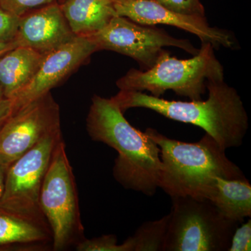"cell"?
<instances>
[{
    "label": "cell",
    "mask_w": 251,
    "mask_h": 251,
    "mask_svg": "<svg viewBox=\"0 0 251 251\" xmlns=\"http://www.w3.org/2000/svg\"><path fill=\"white\" fill-rule=\"evenodd\" d=\"M117 16L144 25H166L197 36L214 49H237V41L230 31L211 27L205 17L175 12L155 0H112Z\"/></svg>",
    "instance_id": "obj_10"
},
{
    "label": "cell",
    "mask_w": 251,
    "mask_h": 251,
    "mask_svg": "<svg viewBox=\"0 0 251 251\" xmlns=\"http://www.w3.org/2000/svg\"><path fill=\"white\" fill-rule=\"evenodd\" d=\"M6 168L0 164V198L4 192L5 176H6Z\"/></svg>",
    "instance_id": "obj_25"
},
{
    "label": "cell",
    "mask_w": 251,
    "mask_h": 251,
    "mask_svg": "<svg viewBox=\"0 0 251 251\" xmlns=\"http://www.w3.org/2000/svg\"><path fill=\"white\" fill-rule=\"evenodd\" d=\"M19 18L0 9V41H14L17 33Z\"/></svg>",
    "instance_id": "obj_22"
},
{
    "label": "cell",
    "mask_w": 251,
    "mask_h": 251,
    "mask_svg": "<svg viewBox=\"0 0 251 251\" xmlns=\"http://www.w3.org/2000/svg\"><path fill=\"white\" fill-rule=\"evenodd\" d=\"M224 71L216 58L214 48L209 43H202L199 52L192 58L179 59L165 50L153 67L147 70L130 69L117 80L122 91L145 92L161 97L172 90L190 100H202L208 81L223 80Z\"/></svg>",
    "instance_id": "obj_4"
},
{
    "label": "cell",
    "mask_w": 251,
    "mask_h": 251,
    "mask_svg": "<svg viewBox=\"0 0 251 251\" xmlns=\"http://www.w3.org/2000/svg\"><path fill=\"white\" fill-rule=\"evenodd\" d=\"M62 138L61 130L47 135L11 164L6 170L0 208L46 221L39 206V194L54 149Z\"/></svg>",
    "instance_id": "obj_7"
},
{
    "label": "cell",
    "mask_w": 251,
    "mask_h": 251,
    "mask_svg": "<svg viewBox=\"0 0 251 251\" xmlns=\"http://www.w3.org/2000/svg\"><path fill=\"white\" fill-rule=\"evenodd\" d=\"M94 141L116 150L113 176L126 189L152 196L159 184L161 150L146 132L134 128L111 98L94 95L86 121Z\"/></svg>",
    "instance_id": "obj_1"
},
{
    "label": "cell",
    "mask_w": 251,
    "mask_h": 251,
    "mask_svg": "<svg viewBox=\"0 0 251 251\" xmlns=\"http://www.w3.org/2000/svg\"><path fill=\"white\" fill-rule=\"evenodd\" d=\"M145 132L161 150L163 169L158 188L171 198H206L216 176L247 179L226 156V150L207 133L199 141L189 143L168 138L153 128Z\"/></svg>",
    "instance_id": "obj_3"
},
{
    "label": "cell",
    "mask_w": 251,
    "mask_h": 251,
    "mask_svg": "<svg viewBox=\"0 0 251 251\" xmlns=\"http://www.w3.org/2000/svg\"><path fill=\"white\" fill-rule=\"evenodd\" d=\"M171 198L163 251H228L239 223L223 215L206 198Z\"/></svg>",
    "instance_id": "obj_6"
},
{
    "label": "cell",
    "mask_w": 251,
    "mask_h": 251,
    "mask_svg": "<svg viewBox=\"0 0 251 251\" xmlns=\"http://www.w3.org/2000/svg\"><path fill=\"white\" fill-rule=\"evenodd\" d=\"M44 54L16 46L0 56V86L5 98H16L30 83Z\"/></svg>",
    "instance_id": "obj_14"
},
{
    "label": "cell",
    "mask_w": 251,
    "mask_h": 251,
    "mask_svg": "<svg viewBox=\"0 0 251 251\" xmlns=\"http://www.w3.org/2000/svg\"><path fill=\"white\" fill-rule=\"evenodd\" d=\"M87 37L99 51L107 50L128 56L138 62L143 70L154 66L165 47L179 48L193 56L199 52L186 39H176L155 25H144L119 16Z\"/></svg>",
    "instance_id": "obj_8"
},
{
    "label": "cell",
    "mask_w": 251,
    "mask_h": 251,
    "mask_svg": "<svg viewBox=\"0 0 251 251\" xmlns=\"http://www.w3.org/2000/svg\"><path fill=\"white\" fill-rule=\"evenodd\" d=\"M171 214L156 221H147L125 242L128 251H163Z\"/></svg>",
    "instance_id": "obj_17"
},
{
    "label": "cell",
    "mask_w": 251,
    "mask_h": 251,
    "mask_svg": "<svg viewBox=\"0 0 251 251\" xmlns=\"http://www.w3.org/2000/svg\"><path fill=\"white\" fill-rule=\"evenodd\" d=\"M59 0H0V9L17 17Z\"/></svg>",
    "instance_id": "obj_19"
},
{
    "label": "cell",
    "mask_w": 251,
    "mask_h": 251,
    "mask_svg": "<svg viewBox=\"0 0 251 251\" xmlns=\"http://www.w3.org/2000/svg\"><path fill=\"white\" fill-rule=\"evenodd\" d=\"M168 9L186 15L205 17V11L201 0H155Z\"/></svg>",
    "instance_id": "obj_20"
},
{
    "label": "cell",
    "mask_w": 251,
    "mask_h": 251,
    "mask_svg": "<svg viewBox=\"0 0 251 251\" xmlns=\"http://www.w3.org/2000/svg\"><path fill=\"white\" fill-rule=\"evenodd\" d=\"M251 251V220L238 226L234 232L228 251Z\"/></svg>",
    "instance_id": "obj_21"
},
{
    "label": "cell",
    "mask_w": 251,
    "mask_h": 251,
    "mask_svg": "<svg viewBox=\"0 0 251 251\" xmlns=\"http://www.w3.org/2000/svg\"><path fill=\"white\" fill-rule=\"evenodd\" d=\"M14 99L4 98L0 100V132L14 111Z\"/></svg>",
    "instance_id": "obj_23"
},
{
    "label": "cell",
    "mask_w": 251,
    "mask_h": 251,
    "mask_svg": "<svg viewBox=\"0 0 251 251\" xmlns=\"http://www.w3.org/2000/svg\"><path fill=\"white\" fill-rule=\"evenodd\" d=\"M5 98L4 93H3L2 89H1V86H0V100H2Z\"/></svg>",
    "instance_id": "obj_26"
},
{
    "label": "cell",
    "mask_w": 251,
    "mask_h": 251,
    "mask_svg": "<svg viewBox=\"0 0 251 251\" xmlns=\"http://www.w3.org/2000/svg\"><path fill=\"white\" fill-rule=\"evenodd\" d=\"M97 46L87 36H75L72 41L44 54L34 78L14 99V110L50 92L87 62Z\"/></svg>",
    "instance_id": "obj_11"
},
{
    "label": "cell",
    "mask_w": 251,
    "mask_h": 251,
    "mask_svg": "<svg viewBox=\"0 0 251 251\" xmlns=\"http://www.w3.org/2000/svg\"><path fill=\"white\" fill-rule=\"evenodd\" d=\"M58 1L21 16L14 42L46 54L75 37Z\"/></svg>",
    "instance_id": "obj_12"
},
{
    "label": "cell",
    "mask_w": 251,
    "mask_h": 251,
    "mask_svg": "<svg viewBox=\"0 0 251 251\" xmlns=\"http://www.w3.org/2000/svg\"><path fill=\"white\" fill-rule=\"evenodd\" d=\"M75 249L78 251H128L126 243L117 244V238L113 234L91 239L85 238L75 246Z\"/></svg>",
    "instance_id": "obj_18"
},
{
    "label": "cell",
    "mask_w": 251,
    "mask_h": 251,
    "mask_svg": "<svg viewBox=\"0 0 251 251\" xmlns=\"http://www.w3.org/2000/svg\"><path fill=\"white\" fill-rule=\"evenodd\" d=\"M52 236L46 221L30 219L0 208V248L23 251L47 249Z\"/></svg>",
    "instance_id": "obj_13"
},
{
    "label": "cell",
    "mask_w": 251,
    "mask_h": 251,
    "mask_svg": "<svg viewBox=\"0 0 251 251\" xmlns=\"http://www.w3.org/2000/svg\"><path fill=\"white\" fill-rule=\"evenodd\" d=\"M60 6L74 34L89 36L117 16L112 0H63Z\"/></svg>",
    "instance_id": "obj_15"
},
{
    "label": "cell",
    "mask_w": 251,
    "mask_h": 251,
    "mask_svg": "<svg viewBox=\"0 0 251 251\" xmlns=\"http://www.w3.org/2000/svg\"><path fill=\"white\" fill-rule=\"evenodd\" d=\"M39 206L52 232V250H66L85 239L76 182L63 138L51 156L41 186Z\"/></svg>",
    "instance_id": "obj_5"
},
{
    "label": "cell",
    "mask_w": 251,
    "mask_h": 251,
    "mask_svg": "<svg viewBox=\"0 0 251 251\" xmlns=\"http://www.w3.org/2000/svg\"><path fill=\"white\" fill-rule=\"evenodd\" d=\"M16 43L14 41L12 42H4V41H0V56L1 54L5 53L7 52L9 50L14 49L16 47Z\"/></svg>",
    "instance_id": "obj_24"
},
{
    "label": "cell",
    "mask_w": 251,
    "mask_h": 251,
    "mask_svg": "<svg viewBox=\"0 0 251 251\" xmlns=\"http://www.w3.org/2000/svg\"><path fill=\"white\" fill-rule=\"evenodd\" d=\"M206 100H168L142 92L120 90L112 100L122 112L153 110L163 116L202 128L225 150L238 148L249 129V116L237 90L223 80L208 81Z\"/></svg>",
    "instance_id": "obj_2"
},
{
    "label": "cell",
    "mask_w": 251,
    "mask_h": 251,
    "mask_svg": "<svg viewBox=\"0 0 251 251\" xmlns=\"http://www.w3.org/2000/svg\"><path fill=\"white\" fill-rule=\"evenodd\" d=\"M61 130L58 103L51 92L14 110L0 132V164L9 168L46 136Z\"/></svg>",
    "instance_id": "obj_9"
},
{
    "label": "cell",
    "mask_w": 251,
    "mask_h": 251,
    "mask_svg": "<svg viewBox=\"0 0 251 251\" xmlns=\"http://www.w3.org/2000/svg\"><path fill=\"white\" fill-rule=\"evenodd\" d=\"M206 199L229 220L242 224L251 216V185L249 180L216 176Z\"/></svg>",
    "instance_id": "obj_16"
}]
</instances>
